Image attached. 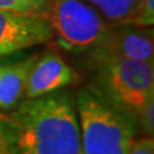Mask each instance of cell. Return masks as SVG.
<instances>
[{"label": "cell", "instance_id": "obj_13", "mask_svg": "<svg viewBox=\"0 0 154 154\" xmlns=\"http://www.w3.org/2000/svg\"><path fill=\"white\" fill-rule=\"evenodd\" d=\"M128 154H154L153 137H140L135 140Z\"/></svg>", "mask_w": 154, "mask_h": 154}, {"label": "cell", "instance_id": "obj_4", "mask_svg": "<svg viewBox=\"0 0 154 154\" xmlns=\"http://www.w3.org/2000/svg\"><path fill=\"white\" fill-rule=\"evenodd\" d=\"M46 21L66 50L89 54L109 30L104 18L84 0H49Z\"/></svg>", "mask_w": 154, "mask_h": 154}, {"label": "cell", "instance_id": "obj_7", "mask_svg": "<svg viewBox=\"0 0 154 154\" xmlns=\"http://www.w3.org/2000/svg\"><path fill=\"white\" fill-rule=\"evenodd\" d=\"M76 73L55 50L37 54L27 76L23 99L42 96L73 84Z\"/></svg>", "mask_w": 154, "mask_h": 154}, {"label": "cell", "instance_id": "obj_9", "mask_svg": "<svg viewBox=\"0 0 154 154\" xmlns=\"http://www.w3.org/2000/svg\"><path fill=\"white\" fill-rule=\"evenodd\" d=\"M112 25H135L141 0H84Z\"/></svg>", "mask_w": 154, "mask_h": 154}, {"label": "cell", "instance_id": "obj_11", "mask_svg": "<svg viewBox=\"0 0 154 154\" xmlns=\"http://www.w3.org/2000/svg\"><path fill=\"white\" fill-rule=\"evenodd\" d=\"M136 122L148 137H153L154 134V95L149 96L145 104L141 107L136 116Z\"/></svg>", "mask_w": 154, "mask_h": 154}, {"label": "cell", "instance_id": "obj_2", "mask_svg": "<svg viewBox=\"0 0 154 154\" xmlns=\"http://www.w3.org/2000/svg\"><path fill=\"white\" fill-rule=\"evenodd\" d=\"M82 154H128L136 140V118L93 86L76 96Z\"/></svg>", "mask_w": 154, "mask_h": 154}, {"label": "cell", "instance_id": "obj_1", "mask_svg": "<svg viewBox=\"0 0 154 154\" xmlns=\"http://www.w3.org/2000/svg\"><path fill=\"white\" fill-rule=\"evenodd\" d=\"M4 154H82L76 102L64 89L22 99L0 121Z\"/></svg>", "mask_w": 154, "mask_h": 154}, {"label": "cell", "instance_id": "obj_3", "mask_svg": "<svg viewBox=\"0 0 154 154\" xmlns=\"http://www.w3.org/2000/svg\"><path fill=\"white\" fill-rule=\"evenodd\" d=\"M94 69L91 86L135 118L149 96L154 95L153 62L114 59Z\"/></svg>", "mask_w": 154, "mask_h": 154}, {"label": "cell", "instance_id": "obj_8", "mask_svg": "<svg viewBox=\"0 0 154 154\" xmlns=\"http://www.w3.org/2000/svg\"><path fill=\"white\" fill-rule=\"evenodd\" d=\"M37 54L25 59L0 62V110L11 112L25 95L27 76Z\"/></svg>", "mask_w": 154, "mask_h": 154}, {"label": "cell", "instance_id": "obj_10", "mask_svg": "<svg viewBox=\"0 0 154 154\" xmlns=\"http://www.w3.org/2000/svg\"><path fill=\"white\" fill-rule=\"evenodd\" d=\"M0 9L45 18L49 11V0H0Z\"/></svg>", "mask_w": 154, "mask_h": 154}, {"label": "cell", "instance_id": "obj_6", "mask_svg": "<svg viewBox=\"0 0 154 154\" xmlns=\"http://www.w3.org/2000/svg\"><path fill=\"white\" fill-rule=\"evenodd\" d=\"M46 18L0 9V57L53 40Z\"/></svg>", "mask_w": 154, "mask_h": 154}, {"label": "cell", "instance_id": "obj_5", "mask_svg": "<svg viewBox=\"0 0 154 154\" xmlns=\"http://www.w3.org/2000/svg\"><path fill=\"white\" fill-rule=\"evenodd\" d=\"M88 59L93 68L114 59L153 62V31L136 25H112L103 41L88 54Z\"/></svg>", "mask_w": 154, "mask_h": 154}, {"label": "cell", "instance_id": "obj_14", "mask_svg": "<svg viewBox=\"0 0 154 154\" xmlns=\"http://www.w3.org/2000/svg\"><path fill=\"white\" fill-rule=\"evenodd\" d=\"M3 117H4V113L0 112V121H2V119H3Z\"/></svg>", "mask_w": 154, "mask_h": 154}, {"label": "cell", "instance_id": "obj_12", "mask_svg": "<svg viewBox=\"0 0 154 154\" xmlns=\"http://www.w3.org/2000/svg\"><path fill=\"white\" fill-rule=\"evenodd\" d=\"M154 23V0H141L140 14L135 22L136 26L152 27Z\"/></svg>", "mask_w": 154, "mask_h": 154}, {"label": "cell", "instance_id": "obj_15", "mask_svg": "<svg viewBox=\"0 0 154 154\" xmlns=\"http://www.w3.org/2000/svg\"><path fill=\"white\" fill-rule=\"evenodd\" d=\"M0 154H4V153H3V152H2V150H0Z\"/></svg>", "mask_w": 154, "mask_h": 154}]
</instances>
